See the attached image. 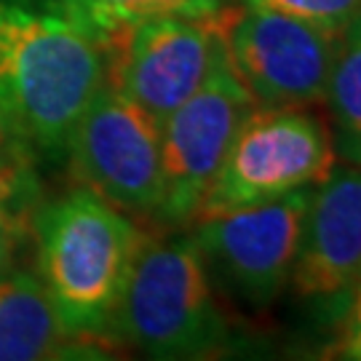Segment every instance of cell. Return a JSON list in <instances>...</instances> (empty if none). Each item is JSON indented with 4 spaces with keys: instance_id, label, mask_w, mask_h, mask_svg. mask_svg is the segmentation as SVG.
Wrapping results in <instances>:
<instances>
[{
    "instance_id": "obj_15",
    "label": "cell",
    "mask_w": 361,
    "mask_h": 361,
    "mask_svg": "<svg viewBox=\"0 0 361 361\" xmlns=\"http://www.w3.org/2000/svg\"><path fill=\"white\" fill-rule=\"evenodd\" d=\"M246 6L297 16L337 32H345L361 16V0H246Z\"/></svg>"
},
{
    "instance_id": "obj_5",
    "label": "cell",
    "mask_w": 361,
    "mask_h": 361,
    "mask_svg": "<svg viewBox=\"0 0 361 361\" xmlns=\"http://www.w3.org/2000/svg\"><path fill=\"white\" fill-rule=\"evenodd\" d=\"M222 43V8L201 19L155 16L99 40L104 80L161 126L207 80Z\"/></svg>"
},
{
    "instance_id": "obj_16",
    "label": "cell",
    "mask_w": 361,
    "mask_h": 361,
    "mask_svg": "<svg viewBox=\"0 0 361 361\" xmlns=\"http://www.w3.org/2000/svg\"><path fill=\"white\" fill-rule=\"evenodd\" d=\"M27 158V142L16 134L6 116L0 113V166H8Z\"/></svg>"
},
{
    "instance_id": "obj_6",
    "label": "cell",
    "mask_w": 361,
    "mask_h": 361,
    "mask_svg": "<svg viewBox=\"0 0 361 361\" xmlns=\"http://www.w3.org/2000/svg\"><path fill=\"white\" fill-rule=\"evenodd\" d=\"M313 188L198 219L193 241L212 284L217 281L235 302L252 310L273 305L292 279Z\"/></svg>"
},
{
    "instance_id": "obj_12",
    "label": "cell",
    "mask_w": 361,
    "mask_h": 361,
    "mask_svg": "<svg viewBox=\"0 0 361 361\" xmlns=\"http://www.w3.org/2000/svg\"><path fill=\"white\" fill-rule=\"evenodd\" d=\"M329 134L335 155L361 169V16L345 30L326 83Z\"/></svg>"
},
{
    "instance_id": "obj_4",
    "label": "cell",
    "mask_w": 361,
    "mask_h": 361,
    "mask_svg": "<svg viewBox=\"0 0 361 361\" xmlns=\"http://www.w3.org/2000/svg\"><path fill=\"white\" fill-rule=\"evenodd\" d=\"M335 158L329 126L308 107H257L235 134L195 219L322 185L332 174Z\"/></svg>"
},
{
    "instance_id": "obj_14",
    "label": "cell",
    "mask_w": 361,
    "mask_h": 361,
    "mask_svg": "<svg viewBox=\"0 0 361 361\" xmlns=\"http://www.w3.org/2000/svg\"><path fill=\"white\" fill-rule=\"evenodd\" d=\"M35 198L38 188L27 158L0 166V273L11 271V259L19 241L25 238L27 219Z\"/></svg>"
},
{
    "instance_id": "obj_17",
    "label": "cell",
    "mask_w": 361,
    "mask_h": 361,
    "mask_svg": "<svg viewBox=\"0 0 361 361\" xmlns=\"http://www.w3.org/2000/svg\"><path fill=\"white\" fill-rule=\"evenodd\" d=\"M345 343L361 340V284L348 295V313H345ZM343 343V345H345Z\"/></svg>"
},
{
    "instance_id": "obj_7",
    "label": "cell",
    "mask_w": 361,
    "mask_h": 361,
    "mask_svg": "<svg viewBox=\"0 0 361 361\" xmlns=\"http://www.w3.org/2000/svg\"><path fill=\"white\" fill-rule=\"evenodd\" d=\"M257 110L222 43L207 80L161 123L164 201L158 217L190 222L244 121Z\"/></svg>"
},
{
    "instance_id": "obj_9",
    "label": "cell",
    "mask_w": 361,
    "mask_h": 361,
    "mask_svg": "<svg viewBox=\"0 0 361 361\" xmlns=\"http://www.w3.org/2000/svg\"><path fill=\"white\" fill-rule=\"evenodd\" d=\"M70 164L121 212L158 217L164 201L161 126L107 80L67 140Z\"/></svg>"
},
{
    "instance_id": "obj_18",
    "label": "cell",
    "mask_w": 361,
    "mask_h": 361,
    "mask_svg": "<svg viewBox=\"0 0 361 361\" xmlns=\"http://www.w3.org/2000/svg\"><path fill=\"white\" fill-rule=\"evenodd\" d=\"M343 348H345V356H350V359H361V340H356V343H345Z\"/></svg>"
},
{
    "instance_id": "obj_2",
    "label": "cell",
    "mask_w": 361,
    "mask_h": 361,
    "mask_svg": "<svg viewBox=\"0 0 361 361\" xmlns=\"http://www.w3.org/2000/svg\"><path fill=\"white\" fill-rule=\"evenodd\" d=\"M40 284L75 337L110 332L145 235L118 207L78 188L35 217Z\"/></svg>"
},
{
    "instance_id": "obj_3",
    "label": "cell",
    "mask_w": 361,
    "mask_h": 361,
    "mask_svg": "<svg viewBox=\"0 0 361 361\" xmlns=\"http://www.w3.org/2000/svg\"><path fill=\"white\" fill-rule=\"evenodd\" d=\"M110 335L153 359H207L228 345L231 329L193 235L145 238Z\"/></svg>"
},
{
    "instance_id": "obj_11",
    "label": "cell",
    "mask_w": 361,
    "mask_h": 361,
    "mask_svg": "<svg viewBox=\"0 0 361 361\" xmlns=\"http://www.w3.org/2000/svg\"><path fill=\"white\" fill-rule=\"evenodd\" d=\"M78 340L65 329L35 273H0V361L65 359Z\"/></svg>"
},
{
    "instance_id": "obj_8",
    "label": "cell",
    "mask_w": 361,
    "mask_h": 361,
    "mask_svg": "<svg viewBox=\"0 0 361 361\" xmlns=\"http://www.w3.org/2000/svg\"><path fill=\"white\" fill-rule=\"evenodd\" d=\"M222 27L228 56L257 107L324 102L345 32L255 6L222 8Z\"/></svg>"
},
{
    "instance_id": "obj_1",
    "label": "cell",
    "mask_w": 361,
    "mask_h": 361,
    "mask_svg": "<svg viewBox=\"0 0 361 361\" xmlns=\"http://www.w3.org/2000/svg\"><path fill=\"white\" fill-rule=\"evenodd\" d=\"M104 83V51L73 16L0 0V113L59 153Z\"/></svg>"
},
{
    "instance_id": "obj_10",
    "label": "cell",
    "mask_w": 361,
    "mask_h": 361,
    "mask_svg": "<svg viewBox=\"0 0 361 361\" xmlns=\"http://www.w3.org/2000/svg\"><path fill=\"white\" fill-rule=\"evenodd\" d=\"M289 284L319 302L348 300L361 284V169H332L313 188Z\"/></svg>"
},
{
    "instance_id": "obj_13",
    "label": "cell",
    "mask_w": 361,
    "mask_h": 361,
    "mask_svg": "<svg viewBox=\"0 0 361 361\" xmlns=\"http://www.w3.org/2000/svg\"><path fill=\"white\" fill-rule=\"evenodd\" d=\"M65 13L73 16L97 40L155 16H212L222 0H62Z\"/></svg>"
}]
</instances>
